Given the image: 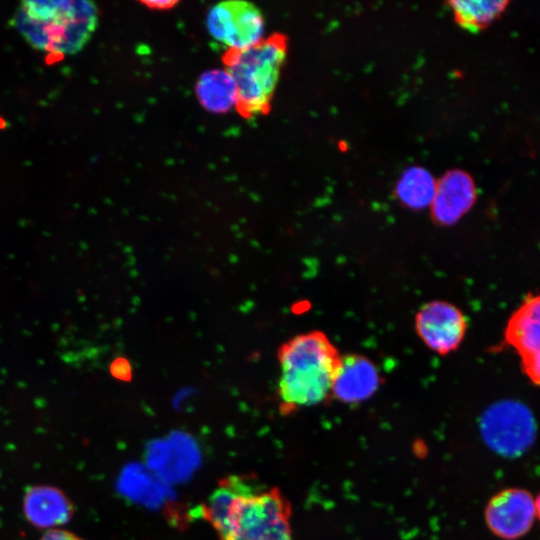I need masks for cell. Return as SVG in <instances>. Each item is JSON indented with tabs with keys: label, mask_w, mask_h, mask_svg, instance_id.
Here are the masks:
<instances>
[{
	"label": "cell",
	"mask_w": 540,
	"mask_h": 540,
	"mask_svg": "<svg viewBox=\"0 0 540 540\" xmlns=\"http://www.w3.org/2000/svg\"><path fill=\"white\" fill-rule=\"evenodd\" d=\"M278 359V394L286 413L331 397L341 356L325 333L314 330L291 338L281 345Z\"/></svg>",
	"instance_id": "6da1fadb"
},
{
	"label": "cell",
	"mask_w": 540,
	"mask_h": 540,
	"mask_svg": "<svg viewBox=\"0 0 540 540\" xmlns=\"http://www.w3.org/2000/svg\"><path fill=\"white\" fill-rule=\"evenodd\" d=\"M99 19L88 0H26L16 7L9 25L34 49L54 54L80 52Z\"/></svg>",
	"instance_id": "7a4b0ae2"
},
{
	"label": "cell",
	"mask_w": 540,
	"mask_h": 540,
	"mask_svg": "<svg viewBox=\"0 0 540 540\" xmlns=\"http://www.w3.org/2000/svg\"><path fill=\"white\" fill-rule=\"evenodd\" d=\"M287 50V37L275 33L247 49L224 53L225 70L237 91L235 109L243 118L251 119L270 111Z\"/></svg>",
	"instance_id": "3957f363"
},
{
	"label": "cell",
	"mask_w": 540,
	"mask_h": 540,
	"mask_svg": "<svg viewBox=\"0 0 540 540\" xmlns=\"http://www.w3.org/2000/svg\"><path fill=\"white\" fill-rule=\"evenodd\" d=\"M291 504L278 488L242 498L220 540H293Z\"/></svg>",
	"instance_id": "277c9868"
},
{
	"label": "cell",
	"mask_w": 540,
	"mask_h": 540,
	"mask_svg": "<svg viewBox=\"0 0 540 540\" xmlns=\"http://www.w3.org/2000/svg\"><path fill=\"white\" fill-rule=\"evenodd\" d=\"M480 433L486 445L503 457L523 455L533 445L537 424L530 408L513 399L489 406L480 419Z\"/></svg>",
	"instance_id": "5b68a950"
},
{
	"label": "cell",
	"mask_w": 540,
	"mask_h": 540,
	"mask_svg": "<svg viewBox=\"0 0 540 540\" xmlns=\"http://www.w3.org/2000/svg\"><path fill=\"white\" fill-rule=\"evenodd\" d=\"M209 34L227 50L247 49L264 39V17L246 1H225L214 5L207 14Z\"/></svg>",
	"instance_id": "8992f818"
},
{
	"label": "cell",
	"mask_w": 540,
	"mask_h": 540,
	"mask_svg": "<svg viewBox=\"0 0 540 540\" xmlns=\"http://www.w3.org/2000/svg\"><path fill=\"white\" fill-rule=\"evenodd\" d=\"M504 341L518 355L525 376L540 386V294H528L513 311Z\"/></svg>",
	"instance_id": "52a82bcc"
},
{
	"label": "cell",
	"mask_w": 540,
	"mask_h": 540,
	"mask_svg": "<svg viewBox=\"0 0 540 540\" xmlns=\"http://www.w3.org/2000/svg\"><path fill=\"white\" fill-rule=\"evenodd\" d=\"M484 520L496 537L520 539L531 530L536 520L535 498L524 488L502 489L487 502Z\"/></svg>",
	"instance_id": "ba28073f"
},
{
	"label": "cell",
	"mask_w": 540,
	"mask_h": 540,
	"mask_svg": "<svg viewBox=\"0 0 540 540\" xmlns=\"http://www.w3.org/2000/svg\"><path fill=\"white\" fill-rule=\"evenodd\" d=\"M415 328L428 348L440 355H447L463 341L467 319L458 307L437 300L424 304L418 310Z\"/></svg>",
	"instance_id": "9c48e42d"
},
{
	"label": "cell",
	"mask_w": 540,
	"mask_h": 540,
	"mask_svg": "<svg viewBox=\"0 0 540 540\" xmlns=\"http://www.w3.org/2000/svg\"><path fill=\"white\" fill-rule=\"evenodd\" d=\"M476 200V187L472 177L463 170L447 172L436 185L431 203V216L438 225L456 223Z\"/></svg>",
	"instance_id": "30bf717a"
},
{
	"label": "cell",
	"mask_w": 540,
	"mask_h": 540,
	"mask_svg": "<svg viewBox=\"0 0 540 540\" xmlns=\"http://www.w3.org/2000/svg\"><path fill=\"white\" fill-rule=\"evenodd\" d=\"M381 377L367 357L350 353L341 356V366L333 382L331 397L346 404L369 399L379 388Z\"/></svg>",
	"instance_id": "8fae6325"
},
{
	"label": "cell",
	"mask_w": 540,
	"mask_h": 540,
	"mask_svg": "<svg viewBox=\"0 0 540 540\" xmlns=\"http://www.w3.org/2000/svg\"><path fill=\"white\" fill-rule=\"evenodd\" d=\"M23 513L34 527L49 530L67 524L73 517L74 505L61 489L34 485L25 491Z\"/></svg>",
	"instance_id": "7c38bea8"
},
{
	"label": "cell",
	"mask_w": 540,
	"mask_h": 540,
	"mask_svg": "<svg viewBox=\"0 0 540 540\" xmlns=\"http://www.w3.org/2000/svg\"><path fill=\"white\" fill-rule=\"evenodd\" d=\"M255 477L230 475L221 479L202 505V516L212 525L221 539L227 532L230 518L245 496L260 490Z\"/></svg>",
	"instance_id": "4fadbf2b"
},
{
	"label": "cell",
	"mask_w": 540,
	"mask_h": 540,
	"mask_svg": "<svg viewBox=\"0 0 540 540\" xmlns=\"http://www.w3.org/2000/svg\"><path fill=\"white\" fill-rule=\"evenodd\" d=\"M196 96L203 108L212 113H225L236 107L235 83L225 69H212L201 74Z\"/></svg>",
	"instance_id": "5bb4252c"
},
{
	"label": "cell",
	"mask_w": 540,
	"mask_h": 540,
	"mask_svg": "<svg viewBox=\"0 0 540 540\" xmlns=\"http://www.w3.org/2000/svg\"><path fill=\"white\" fill-rule=\"evenodd\" d=\"M436 185V181L426 169L412 167L402 174L396 185L395 194L403 206L419 210L431 205Z\"/></svg>",
	"instance_id": "9a60e30c"
},
{
	"label": "cell",
	"mask_w": 540,
	"mask_h": 540,
	"mask_svg": "<svg viewBox=\"0 0 540 540\" xmlns=\"http://www.w3.org/2000/svg\"><path fill=\"white\" fill-rule=\"evenodd\" d=\"M506 1H460L448 2L455 22L463 29L475 32L486 28L505 10Z\"/></svg>",
	"instance_id": "2e32d148"
},
{
	"label": "cell",
	"mask_w": 540,
	"mask_h": 540,
	"mask_svg": "<svg viewBox=\"0 0 540 540\" xmlns=\"http://www.w3.org/2000/svg\"><path fill=\"white\" fill-rule=\"evenodd\" d=\"M112 376L121 380H128L131 376V369L126 359H115L110 367Z\"/></svg>",
	"instance_id": "e0dca14e"
},
{
	"label": "cell",
	"mask_w": 540,
	"mask_h": 540,
	"mask_svg": "<svg viewBox=\"0 0 540 540\" xmlns=\"http://www.w3.org/2000/svg\"><path fill=\"white\" fill-rule=\"evenodd\" d=\"M40 540H85L73 532L54 528L46 530Z\"/></svg>",
	"instance_id": "ac0fdd59"
},
{
	"label": "cell",
	"mask_w": 540,
	"mask_h": 540,
	"mask_svg": "<svg viewBox=\"0 0 540 540\" xmlns=\"http://www.w3.org/2000/svg\"><path fill=\"white\" fill-rule=\"evenodd\" d=\"M143 5H145L149 9L153 10H168L170 8H173L177 5L176 1H145L142 2Z\"/></svg>",
	"instance_id": "d6986e66"
},
{
	"label": "cell",
	"mask_w": 540,
	"mask_h": 540,
	"mask_svg": "<svg viewBox=\"0 0 540 540\" xmlns=\"http://www.w3.org/2000/svg\"><path fill=\"white\" fill-rule=\"evenodd\" d=\"M536 519L540 522V493L535 497Z\"/></svg>",
	"instance_id": "ffe728a7"
}]
</instances>
